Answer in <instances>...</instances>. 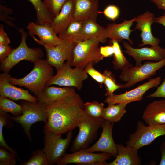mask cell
Instances as JSON below:
<instances>
[{
    "label": "cell",
    "mask_w": 165,
    "mask_h": 165,
    "mask_svg": "<svg viewBox=\"0 0 165 165\" xmlns=\"http://www.w3.org/2000/svg\"><path fill=\"white\" fill-rule=\"evenodd\" d=\"M21 165H49L46 155L43 149H38L32 152L31 157Z\"/></svg>",
    "instance_id": "d6a6232c"
},
{
    "label": "cell",
    "mask_w": 165,
    "mask_h": 165,
    "mask_svg": "<svg viewBox=\"0 0 165 165\" xmlns=\"http://www.w3.org/2000/svg\"><path fill=\"white\" fill-rule=\"evenodd\" d=\"M100 42L105 43L100 38H93L77 43L73 49L71 60L68 62L70 66L85 68L90 62L97 64L103 60L104 57L101 54L99 47Z\"/></svg>",
    "instance_id": "277c9868"
},
{
    "label": "cell",
    "mask_w": 165,
    "mask_h": 165,
    "mask_svg": "<svg viewBox=\"0 0 165 165\" xmlns=\"http://www.w3.org/2000/svg\"><path fill=\"white\" fill-rule=\"evenodd\" d=\"M74 0H68L64 4L58 14L51 24L58 35L62 33L74 20Z\"/></svg>",
    "instance_id": "7402d4cb"
},
{
    "label": "cell",
    "mask_w": 165,
    "mask_h": 165,
    "mask_svg": "<svg viewBox=\"0 0 165 165\" xmlns=\"http://www.w3.org/2000/svg\"><path fill=\"white\" fill-rule=\"evenodd\" d=\"M27 28L29 35L38 44L52 47L62 41L63 39L57 35L50 24L39 25L31 22Z\"/></svg>",
    "instance_id": "5bb4252c"
},
{
    "label": "cell",
    "mask_w": 165,
    "mask_h": 165,
    "mask_svg": "<svg viewBox=\"0 0 165 165\" xmlns=\"http://www.w3.org/2000/svg\"><path fill=\"white\" fill-rule=\"evenodd\" d=\"M127 105L123 103L108 104L104 109L103 119L113 123L119 122L126 113V108Z\"/></svg>",
    "instance_id": "484cf974"
},
{
    "label": "cell",
    "mask_w": 165,
    "mask_h": 165,
    "mask_svg": "<svg viewBox=\"0 0 165 165\" xmlns=\"http://www.w3.org/2000/svg\"><path fill=\"white\" fill-rule=\"evenodd\" d=\"M68 61H66L56 74L46 83V86L53 85L71 87L80 90L83 82L88 77L84 68L75 67L72 68Z\"/></svg>",
    "instance_id": "ba28073f"
},
{
    "label": "cell",
    "mask_w": 165,
    "mask_h": 165,
    "mask_svg": "<svg viewBox=\"0 0 165 165\" xmlns=\"http://www.w3.org/2000/svg\"><path fill=\"white\" fill-rule=\"evenodd\" d=\"M165 135V124L146 126L142 122L137 123L136 131L129 135L127 146L138 150L150 144L157 137Z\"/></svg>",
    "instance_id": "30bf717a"
},
{
    "label": "cell",
    "mask_w": 165,
    "mask_h": 165,
    "mask_svg": "<svg viewBox=\"0 0 165 165\" xmlns=\"http://www.w3.org/2000/svg\"><path fill=\"white\" fill-rule=\"evenodd\" d=\"M11 76L8 73L0 74V96L12 100H23L34 103L38 102L37 98L31 94L28 90L16 87L10 82Z\"/></svg>",
    "instance_id": "e0dca14e"
},
{
    "label": "cell",
    "mask_w": 165,
    "mask_h": 165,
    "mask_svg": "<svg viewBox=\"0 0 165 165\" xmlns=\"http://www.w3.org/2000/svg\"><path fill=\"white\" fill-rule=\"evenodd\" d=\"M94 64L93 62L88 63L84 69L87 74L98 83L100 87L101 88L104 83L105 76L103 73H101L94 68Z\"/></svg>",
    "instance_id": "8d00e7d4"
},
{
    "label": "cell",
    "mask_w": 165,
    "mask_h": 165,
    "mask_svg": "<svg viewBox=\"0 0 165 165\" xmlns=\"http://www.w3.org/2000/svg\"><path fill=\"white\" fill-rule=\"evenodd\" d=\"M142 118L148 125L165 124V100L150 103L145 108Z\"/></svg>",
    "instance_id": "44dd1931"
},
{
    "label": "cell",
    "mask_w": 165,
    "mask_h": 165,
    "mask_svg": "<svg viewBox=\"0 0 165 165\" xmlns=\"http://www.w3.org/2000/svg\"><path fill=\"white\" fill-rule=\"evenodd\" d=\"M100 51L101 54L104 57H106L113 55L114 49L112 45L105 46H101L100 47Z\"/></svg>",
    "instance_id": "b9f144b4"
},
{
    "label": "cell",
    "mask_w": 165,
    "mask_h": 165,
    "mask_svg": "<svg viewBox=\"0 0 165 165\" xmlns=\"http://www.w3.org/2000/svg\"><path fill=\"white\" fill-rule=\"evenodd\" d=\"M19 31L21 35L20 44L0 63V70L4 73H8L13 67L20 61L25 60L34 63L43 57V52L40 48H31L28 46L26 39L28 35L24 29L20 28Z\"/></svg>",
    "instance_id": "3957f363"
},
{
    "label": "cell",
    "mask_w": 165,
    "mask_h": 165,
    "mask_svg": "<svg viewBox=\"0 0 165 165\" xmlns=\"http://www.w3.org/2000/svg\"><path fill=\"white\" fill-rule=\"evenodd\" d=\"M155 18L154 13L148 11L135 17L137 24L135 29L141 31L140 37L142 43L139 44V47L146 45L156 46L160 43V39L154 37L152 32L151 26L155 22Z\"/></svg>",
    "instance_id": "ac0fdd59"
},
{
    "label": "cell",
    "mask_w": 165,
    "mask_h": 165,
    "mask_svg": "<svg viewBox=\"0 0 165 165\" xmlns=\"http://www.w3.org/2000/svg\"><path fill=\"white\" fill-rule=\"evenodd\" d=\"M32 5L36 14V23L39 25L51 24L54 16L50 12L41 0H28Z\"/></svg>",
    "instance_id": "4316f807"
},
{
    "label": "cell",
    "mask_w": 165,
    "mask_h": 165,
    "mask_svg": "<svg viewBox=\"0 0 165 165\" xmlns=\"http://www.w3.org/2000/svg\"><path fill=\"white\" fill-rule=\"evenodd\" d=\"M7 150L2 147L0 148V165H15L16 163V159L21 161L17 155L8 152Z\"/></svg>",
    "instance_id": "e575fe53"
},
{
    "label": "cell",
    "mask_w": 165,
    "mask_h": 165,
    "mask_svg": "<svg viewBox=\"0 0 165 165\" xmlns=\"http://www.w3.org/2000/svg\"><path fill=\"white\" fill-rule=\"evenodd\" d=\"M33 63L32 70L28 75L19 79L11 77L10 82L13 85L28 89L37 97L46 87V83L53 76L54 71L53 67L46 60L42 59Z\"/></svg>",
    "instance_id": "7a4b0ae2"
},
{
    "label": "cell",
    "mask_w": 165,
    "mask_h": 165,
    "mask_svg": "<svg viewBox=\"0 0 165 165\" xmlns=\"http://www.w3.org/2000/svg\"><path fill=\"white\" fill-rule=\"evenodd\" d=\"M10 43L9 38L5 32L3 24L0 25V44L9 45Z\"/></svg>",
    "instance_id": "7bdbcfd3"
},
{
    "label": "cell",
    "mask_w": 165,
    "mask_h": 165,
    "mask_svg": "<svg viewBox=\"0 0 165 165\" xmlns=\"http://www.w3.org/2000/svg\"><path fill=\"white\" fill-rule=\"evenodd\" d=\"M159 9H163L164 12L163 15L165 16V0H150Z\"/></svg>",
    "instance_id": "ee69618b"
},
{
    "label": "cell",
    "mask_w": 165,
    "mask_h": 165,
    "mask_svg": "<svg viewBox=\"0 0 165 165\" xmlns=\"http://www.w3.org/2000/svg\"><path fill=\"white\" fill-rule=\"evenodd\" d=\"M11 100L7 97L0 96V112H9L15 116H21L22 110L21 105Z\"/></svg>",
    "instance_id": "f546056e"
},
{
    "label": "cell",
    "mask_w": 165,
    "mask_h": 165,
    "mask_svg": "<svg viewBox=\"0 0 165 165\" xmlns=\"http://www.w3.org/2000/svg\"><path fill=\"white\" fill-rule=\"evenodd\" d=\"M112 156L108 153L102 152L95 153L82 149L71 154H65L56 164L66 165L70 163L84 165H107V160Z\"/></svg>",
    "instance_id": "7c38bea8"
},
{
    "label": "cell",
    "mask_w": 165,
    "mask_h": 165,
    "mask_svg": "<svg viewBox=\"0 0 165 165\" xmlns=\"http://www.w3.org/2000/svg\"><path fill=\"white\" fill-rule=\"evenodd\" d=\"M160 150L161 153V158L160 165H165V141L161 145Z\"/></svg>",
    "instance_id": "f6af8a7d"
},
{
    "label": "cell",
    "mask_w": 165,
    "mask_h": 165,
    "mask_svg": "<svg viewBox=\"0 0 165 165\" xmlns=\"http://www.w3.org/2000/svg\"><path fill=\"white\" fill-rule=\"evenodd\" d=\"M105 120L103 118H92L84 112L77 125L79 131L73 141L71 149L72 152L89 148V145L96 138L97 131Z\"/></svg>",
    "instance_id": "8992f818"
},
{
    "label": "cell",
    "mask_w": 165,
    "mask_h": 165,
    "mask_svg": "<svg viewBox=\"0 0 165 165\" xmlns=\"http://www.w3.org/2000/svg\"><path fill=\"white\" fill-rule=\"evenodd\" d=\"M105 28L97 24L96 21L88 20L83 21L81 35L82 41L94 38H100L105 43L107 38L104 36Z\"/></svg>",
    "instance_id": "d4e9b609"
},
{
    "label": "cell",
    "mask_w": 165,
    "mask_h": 165,
    "mask_svg": "<svg viewBox=\"0 0 165 165\" xmlns=\"http://www.w3.org/2000/svg\"><path fill=\"white\" fill-rule=\"evenodd\" d=\"M155 22L161 24L165 27V16L163 15L157 18H155Z\"/></svg>",
    "instance_id": "bcb514c9"
},
{
    "label": "cell",
    "mask_w": 165,
    "mask_h": 165,
    "mask_svg": "<svg viewBox=\"0 0 165 165\" xmlns=\"http://www.w3.org/2000/svg\"><path fill=\"white\" fill-rule=\"evenodd\" d=\"M123 44L125 50L123 52L132 56L134 59L136 66L142 64L144 60L159 61L165 58V48L158 45L136 48L132 47L127 42L123 41Z\"/></svg>",
    "instance_id": "9a60e30c"
},
{
    "label": "cell",
    "mask_w": 165,
    "mask_h": 165,
    "mask_svg": "<svg viewBox=\"0 0 165 165\" xmlns=\"http://www.w3.org/2000/svg\"><path fill=\"white\" fill-rule=\"evenodd\" d=\"M20 104L22 108V115L18 116H11V119L21 125L31 141L30 128L32 125L39 121L45 123L47 121V105L38 102L34 103L24 100L21 101Z\"/></svg>",
    "instance_id": "5b68a950"
},
{
    "label": "cell",
    "mask_w": 165,
    "mask_h": 165,
    "mask_svg": "<svg viewBox=\"0 0 165 165\" xmlns=\"http://www.w3.org/2000/svg\"><path fill=\"white\" fill-rule=\"evenodd\" d=\"M84 103L76 92L47 105V119L44 130L62 135L77 127L83 114Z\"/></svg>",
    "instance_id": "6da1fadb"
},
{
    "label": "cell",
    "mask_w": 165,
    "mask_h": 165,
    "mask_svg": "<svg viewBox=\"0 0 165 165\" xmlns=\"http://www.w3.org/2000/svg\"><path fill=\"white\" fill-rule=\"evenodd\" d=\"M102 13L107 18L114 21L119 16L120 11L117 6L112 5L107 6Z\"/></svg>",
    "instance_id": "f35d334b"
},
{
    "label": "cell",
    "mask_w": 165,
    "mask_h": 165,
    "mask_svg": "<svg viewBox=\"0 0 165 165\" xmlns=\"http://www.w3.org/2000/svg\"><path fill=\"white\" fill-rule=\"evenodd\" d=\"M14 49L9 45L0 44V62H2L12 52Z\"/></svg>",
    "instance_id": "ab89813d"
},
{
    "label": "cell",
    "mask_w": 165,
    "mask_h": 165,
    "mask_svg": "<svg viewBox=\"0 0 165 165\" xmlns=\"http://www.w3.org/2000/svg\"><path fill=\"white\" fill-rule=\"evenodd\" d=\"M74 20L83 21L88 20L96 21L102 12L98 10L99 0H74Z\"/></svg>",
    "instance_id": "ffe728a7"
},
{
    "label": "cell",
    "mask_w": 165,
    "mask_h": 165,
    "mask_svg": "<svg viewBox=\"0 0 165 165\" xmlns=\"http://www.w3.org/2000/svg\"><path fill=\"white\" fill-rule=\"evenodd\" d=\"M113 123L105 120L101 126L102 132L98 141L92 146L85 149L88 152H100L116 157L117 155L116 144L112 136Z\"/></svg>",
    "instance_id": "2e32d148"
},
{
    "label": "cell",
    "mask_w": 165,
    "mask_h": 165,
    "mask_svg": "<svg viewBox=\"0 0 165 165\" xmlns=\"http://www.w3.org/2000/svg\"><path fill=\"white\" fill-rule=\"evenodd\" d=\"M11 116L6 112H0V145L12 153L17 155V152L10 147L5 141L3 134V129L4 126H7L11 120Z\"/></svg>",
    "instance_id": "836d02e7"
},
{
    "label": "cell",
    "mask_w": 165,
    "mask_h": 165,
    "mask_svg": "<svg viewBox=\"0 0 165 165\" xmlns=\"http://www.w3.org/2000/svg\"><path fill=\"white\" fill-rule=\"evenodd\" d=\"M103 74L105 78L104 84L106 89V96L111 95L117 90L122 88L123 84L116 83L115 76L111 71L106 69Z\"/></svg>",
    "instance_id": "1f68e13d"
},
{
    "label": "cell",
    "mask_w": 165,
    "mask_h": 165,
    "mask_svg": "<svg viewBox=\"0 0 165 165\" xmlns=\"http://www.w3.org/2000/svg\"><path fill=\"white\" fill-rule=\"evenodd\" d=\"M44 147L49 165L57 163L64 155L72 138V130L68 132L66 137L63 138L62 135L44 130Z\"/></svg>",
    "instance_id": "9c48e42d"
},
{
    "label": "cell",
    "mask_w": 165,
    "mask_h": 165,
    "mask_svg": "<svg viewBox=\"0 0 165 165\" xmlns=\"http://www.w3.org/2000/svg\"><path fill=\"white\" fill-rule=\"evenodd\" d=\"M82 22L74 20L61 33L58 35L61 38H68L77 43L82 41Z\"/></svg>",
    "instance_id": "f1b7e54d"
},
{
    "label": "cell",
    "mask_w": 165,
    "mask_h": 165,
    "mask_svg": "<svg viewBox=\"0 0 165 165\" xmlns=\"http://www.w3.org/2000/svg\"><path fill=\"white\" fill-rule=\"evenodd\" d=\"M161 80L160 76L150 79L148 82L138 86L129 91L119 94H114L107 96L104 102L108 104L129 103L142 100L145 92L150 89L157 87Z\"/></svg>",
    "instance_id": "4fadbf2b"
},
{
    "label": "cell",
    "mask_w": 165,
    "mask_h": 165,
    "mask_svg": "<svg viewBox=\"0 0 165 165\" xmlns=\"http://www.w3.org/2000/svg\"><path fill=\"white\" fill-rule=\"evenodd\" d=\"M12 13V10L11 8L7 6L0 5V20L7 25L11 27H14L13 23L14 19L9 16Z\"/></svg>",
    "instance_id": "74e56055"
},
{
    "label": "cell",
    "mask_w": 165,
    "mask_h": 165,
    "mask_svg": "<svg viewBox=\"0 0 165 165\" xmlns=\"http://www.w3.org/2000/svg\"><path fill=\"white\" fill-rule=\"evenodd\" d=\"M110 43L114 49L112 63L114 69L122 71L133 66V65L127 60L123 54L119 43L113 40H111Z\"/></svg>",
    "instance_id": "83f0119b"
},
{
    "label": "cell",
    "mask_w": 165,
    "mask_h": 165,
    "mask_svg": "<svg viewBox=\"0 0 165 165\" xmlns=\"http://www.w3.org/2000/svg\"><path fill=\"white\" fill-rule=\"evenodd\" d=\"M62 39L61 43L54 46L43 45L46 52L47 62L54 67L57 72L61 68L66 61H70L73 49L77 44L69 38Z\"/></svg>",
    "instance_id": "8fae6325"
},
{
    "label": "cell",
    "mask_w": 165,
    "mask_h": 165,
    "mask_svg": "<svg viewBox=\"0 0 165 165\" xmlns=\"http://www.w3.org/2000/svg\"><path fill=\"white\" fill-rule=\"evenodd\" d=\"M135 20V17L130 20H124L120 23L108 24L105 28V37L115 40L118 43L126 39L128 41L131 45H133V43L130 38V35L133 30L130 28Z\"/></svg>",
    "instance_id": "d6986e66"
},
{
    "label": "cell",
    "mask_w": 165,
    "mask_h": 165,
    "mask_svg": "<svg viewBox=\"0 0 165 165\" xmlns=\"http://www.w3.org/2000/svg\"><path fill=\"white\" fill-rule=\"evenodd\" d=\"M76 92L75 88L53 86H46L40 94L37 97L38 102L46 105L69 96Z\"/></svg>",
    "instance_id": "603a6c76"
},
{
    "label": "cell",
    "mask_w": 165,
    "mask_h": 165,
    "mask_svg": "<svg viewBox=\"0 0 165 165\" xmlns=\"http://www.w3.org/2000/svg\"><path fill=\"white\" fill-rule=\"evenodd\" d=\"M147 97L151 98L163 97L165 98V79L161 84L157 88L152 94L148 95Z\"/></svg>",
    "instance_id": "60d3db41"
},
{
    "label": "cell",
    "mask_w": 165,
    "mask_h": 165,
    "mask_svg": "<svg viewBox=\"0 0 165 165\" xmlns=\"http://www.w3.org/2000/svg\"><path fill=\"white\" fill-rule=\"evenodd\" d=\"M117 155L112 162L107 165H139L141 159L137 150L122 144H117Z\"/></svg>",
    "instance_id": "cb8c5ba5"
},
{
    "label": "cell",
    "mask_w": 165,
    "mask_h": 165,
    "mask_svg": "<svg viewBox=\"0 0 165 165\" xmlns=\"http://www.w3.org/2000/svg\"><path fill=\"white\" fill-rule=\"evenodd\" d=\"M68 0H44L43 2L50 12L54 17L60 12L64 3Z\"/></svg>",
    "instance_id": "d590c367"
},
{
    "label": "cell",
    "mask_w": 165,
    "mask_h": 165,
    "mask_svg": "<svg viewBox=\"0 0 165 165\" xmlns=\"http://www.w3.org/2000/svg\"><path fill=\"white\" fill-rule=\"evenodd\" d=\"M165 66V58L157 62L145 61L140 66H132L122 70L119 78L126 82L122 88H128L155 75L156 71Z\"/></svg>",
    "instance_id": "52a82bcc"
},
{
    "label": "cell",
    "mask_w": 165,
    "mask_h": 165,
    "mask_svg": "<svg viewBox=\"0 0 165 165\" xmlns=\"http://www.w3.org/2000/svg\"><path fill=\"white\" fill-rule=\"evenodd\" d=\"M104 104L94 101L92 102H87L83 104L84 110L90 117L95 119H103L104 109Z\"/></svg>",
    "instance_id": "4dcf8cb0"
}]
</instances>
